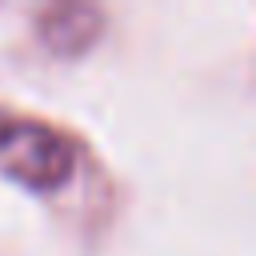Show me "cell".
I'll return each mask as SVG.
<instances>
[{
    "mask_svg": "<svg viewBox=\"0 0 256 256\" xmlns=\"http://www.w3.org/2000/svg\"><path fill=\"white\" fill-rule=\"evenodd\" d=\"M76 172V144L44 120L0 112V176L28 192H60Z\"/></svg>",
    "mask_w": 256,
    "mask_h": 256,
    "instance_id": "1",
    "label": "cell"
},
{
    "mask_svg": "<svg viewBox=\"0 0 256 256\" xmlns=\"http://www.w3.org/2000/svg\"><path fill=\"white\" fill-rule=\"evenodd\" d=\"M100 32V12L88 4H56L40 20V36L56 56H76L84 52Z\"/></svg>",
    "mask_w": 256,
    "mask_h": 256,
    "instance_id": "2",
    "label": "cell"
}]
</instances>
